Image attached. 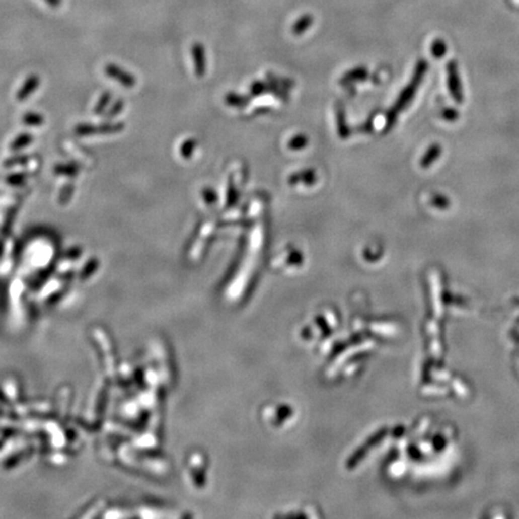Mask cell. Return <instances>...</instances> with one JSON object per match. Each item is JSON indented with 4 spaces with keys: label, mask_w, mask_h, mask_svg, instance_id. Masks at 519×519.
<instances>
[{
    "label": "cell",
    "mask_w": 519,
    "mask_h": 519,
    "mask_svg": "<svg viewBox=\"0 0 519 519\" xmlns=\"http://www.w3.org/2000/svg\"><path fill=\"white\" fill-rule=\"evenodd\" d=\"M447 73H449V87L451 90V94H452L453 99L457 102L463 101V92L461 87V81H459L458 76V70H457V65L455 61L449 64V67H447Z\"/></svg>",
    "instance_id": "cell-2"
},
{
    "label": "cell",
    "mask_w": 519,
    "mask_h": 519,
    "mask_svg": "<svg viewBox=\"0 0 519 519\" xmlns=\"http://www.w3.org/2000/svg\"><path fill=\"white\" fill-rule=\"evenodd\" d=\"M105 72L107 73V76L110 77V79L117 81V82L127 87V88H131L132 86L136 85L135 77H133L131 73L127 72V71L120 69L118 65L108 64L107 66H105Z\"/></svg>",
    "instance_id": "cell-1"
},
{
    "label": "cell",
    "mask_w": 519,
    "mask_h": 519,
    "mask_svg": "<svg viewBox=\"0 0 519 519\" xmlns=\"http://www.w3.org/2000/svg\"><path fill=\"white\" fill-rule=\"evenodd\" d=\"M195 147H196V144H195V141H192V139H189V141L184 142V144L182 145V148H180V154H182V157H184L188 159V158L191 157L192 152H194Z\"/></svg>",
    "instance_id": "cell-9"
},
{
    "label": "cell",
    "mask_w": 519,
    "mask_h": 519,
    "mask_svg": "<svg viewBox=\"0 0 519 519\" xmlns=\"http://www.w3.org/2000/svg\"><path fill=\"white\" fill-rule=\"evenodd\" d=\"M434 204H435V206L440 207V208H446L447 206H449V201H447L445 197L439 196V197L436 198V200H434Z\"/></svg>",
    "instance_id": "cell-12"
},
{
    "label": "cell",
    "mask_w": 519,
    "mask_h": 519,
    "mask_svg": "<svg viewBox=\"0 0 519 519\" xmlns=\"http://www.w3.org/2000/svg\"><path fill=\"white\" fill-rule=\"evenodd\" d=\"M440 152H441L440 145H437V144L431 145V147L429 148V151L427 152V154L424 155L423 159L421 160V166H422V167H428V166H430V165L433 164L434 161L437 159V158H439Z\"/></svg>",
    "instance_id": "cell-5"
},
{
    "label": "cell",
    "mask_w": 519,
    "mask_h": 519,
    "mask_svg": "<svg viewBox=\"0 0 519 519\" xmlns=\"http://www.w3.org/2000/svg\"><path fill=\"white\" fill-rule=\"evenodd\" d=\"M110 99H111L110 93H105V94L101 96L100 101L98 102V105H96V107H95L96 113H101V112L104 111V108L106 107V105L108 104V101H110Z\"/></svg>",
    "instance_id": "cell-10"
},
{
    "label": "cell",
    "mask_w": 519,
    "mask_h": 519,
    "mask_svg": "<svg viewBox=\"0 0 519 519\" xmlns=\"http://www.w3.org/2000/svg\"><path fill=\"white\" fill-rule=\"evenodd\" d=\"M39 85H40V79L37 76H35V75L28 77L26 82H24L23 86H22V88L18 90L17 100L23 101V100H26V99L29 98V95L32 94L33 92H35L37 87H39Z\"/></svg>",
    "instance_id": "cell-4"
},
{
    "label": "cell",
    "mask_w": 519,
    "mask_h": 519,
    "mask_svg": "<svg viewBox=\"0 0 519 519\" xmlns=\"http://www.w3.org/2000/svg\"><path fill=\"white\" fill-rule=\"evenodd\" d=\"M23 122L26 123L27 125L40 126L43 123V117L39 113H33V112H30V113L24 114Z\"/></svg>",
    "instance_id": "cell-8"
},
{
    "label": "cell",
    "mask_w": 519,
    "mask_h": 519,
    "mask_svg": "<svg viewBox=\"0 0 519 519\" xmlns=\"http://www.w3.org/2000/svg\"><path fill=\"white\" fill-rule=\"evenodd\" d=\"M443 118L449 120H456L458 118V113H457L456 110H447L445 113H443Z\"/></svg>",
    "instance_id": "cell-11"
},
{
    "label": "cell",
    "mask_w": 519,
    "mask_h": 519,
    "mask_svg": "<svg viewBox=\"0 0 519 519\" xmlns=\"http://www.w3.org/2000/svg\"><path fill=\"white\" fill-rule=\"evenodd\" d=\"M32 141H33V137L30 133H23V135L18 136V137L15 139L14 142H12L11 149L12 151H18V149H22L23 147H26V145L29 144Z\"/></svg>",
    "instance_id": "cell-7"
},
{
    "label": "cell",
    "mask_w": 519,
    "mask_h": 519,
    "mask_svg": "<svg viewBox=\"0 0 519 519\" xmlns=\"http://www.w3.org/2000/svg\"><path fill=\"white\" fill-rule=\"evenodd\" d=\"M195 53V66H196V73L198 76L204 73V69H206V64H204V57H203V51H202L201 47H195L194 49Z\"/></svg>",
    "instance_id": "cell-6"
},
{
    "label": "cell",
    "mask_w": 519,
    "mask_h": 519,
    "mask_svg": "<svg viewBox=\"0 0 519 519\" xmlns=\"http://www.w3.org/2000/svg\"><path fill=\"white\" fill-rule=\"evenodd\" d=\"M123 129L122 124H107V125H104L101 127L96 126H90V125H81L76 129V132L80 133L81 136H88L93 135V133L102 131V132H116L119 131V130Z\"/></svg>",
    "instance_id": "cell-3"
}]
</instances>
